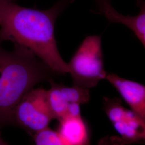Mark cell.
<instances>
[{
	"mask_svg": "<svg viewBox=\"0 0 145 145\" xmlns=\"http://www.w3.org/2000/svg\"><path fill=\"white\" fill-rule=\"evenodd\" d=\"M59 122L57 133L65 141L72 145H90L88 128L81 116H67Z\"/></svg>",
	"mask_w": 145,
	"mask_h": 145,
	"instance_id": "8",
	"label": "cell"
},
{
	"mask_svg": "<svg viewBox=\"0 0 145 145\" xmlns=\"http://www.w3.org/2000/svg\"><path fill=\"white\" fill-rule=\"evenodd\" d=\"M67 64L75 86L89 89L105 79L101 37H86Z\"/></svg>",
	"mask_w": 145,
	"mask_h": 145,
	"instance_id": "3",
	"label": "cell"
},
{
	"mask_svg": "<svg viewBox=\"0 0 145 145\" xmlns=\"http://www.w3.org/2000/svg\"><path fill=\"white\" fill-rule=\"evenodd\" d=\"M54 117L47 99V90L32 89L22 99L14 112L15 126L32 137L49 127Z\"/></svg>",
	"mask_w": 145,
	"mask_h": 145,
	"instance_id": "5",
	"label": "cell"
},
{
	"mask_svg": "<svg viewBox=\"0 0 145 145\" xmlns=\"http://www.w3.org/2000/svg\"><path fill=\"white\" fill-rule=\"evenodd\" d=\"M49 82L51 87L48 90H47L48 102L54 119H57L59 121L66 116L69 103L63 97L60 91L59 84L56 83L53 80H51Z\"/></svg>",
	"mask_w": 145,
	"mask_h": 145,
	"instance_id": "9",
	"label": "cell"
},
{
	"mask_svg": "<svg viewBox=\"0 0 145 145\" xmlns=\"http://www.w3.org/2000/svg\"><path fill=\"white\" fill-rule=\"evenodd\" d=\"M67 116L77 117L81 116L80 104L78 103H69L67 109Z\"/></svg>",
	"mask_w": 145,
	"mask_h": 145,
	"instance_id": "12",
	"label": "cell"
},
{
	"mask_svg": "<svg viewBox=\"0 0 145 145\" xmlns=\"http://www.w3.org/2000/svg\"><path fill=\"white\" fill-rule=\"evenodd\" d=\"M0 42V130L15 126L14 112L22 99L38 83L53 80L57 74L24 47L12 50Z\"/></svg>",
	"mask_w": 145,
	"mask_h": 145,
	"instance_id": "2",
	"label": "cell"
},
{
	"mask_svg": "<svg viewBox=\"0 0 145 145\" xmlns=\"http://www.w3.org/2000/svg\"><path fill=\"white\" fill-rule=\"evenodd\" d=\"M74 0H59L48 9L26 8L14 0H0V42L24 47L57 74L69 72L54 34L57 17Z\"/></svg>",
	"mask_w": 145,
	"mask_h": 145,
	"instance_id": "1",
	"label": "cell"
},
{
	"mask_svg": "<svg viewBox=\"0 0 145 145\" xmlns=\"http://www.w3.org/2000/svg\"><path fill=\"white\" fill-rule=\"evenodd\" d=\"M0 145H9L3 139L2 135H1V130H0Z\"/></svg>",
	"mask_w": 145,
	"mask_h": 145,
	"instance_id": "13",
	"label": "cell"
},
{
	"mask_svg": "<svg viewBox=\"0 0 145 145\" xmlns=\"http://www.w3.org/2000/svg\"><path fill=\"white\" fill-rule=\"evenodd\" d=\"M60 91L63 97L68 103H87L90 99L89 89L73 85L68 87L59 84Z\"/></svg>",
	"mask_w": 145,
	"mask_h": 145,
	"instance_id": "11",
	"label": "cell"
},
{
	"mask_svg": "<svg viewBox=\"0 0 145 145\" xmlns=\"http://www.w3.org/2000/svg\"><path fill=\"white\" fill-rule=\"evenodd\" d=\"M104 110L119 137H109L112 145L143 144L145 140V119L125 108L120 99L103 98Z\"/></svg>",
	"mask_w": 145,
	"mask_h": 145,
	"instance_id": "4",
	"label": "cell"
},
{
	"mask_svg": "<svg viewBox=\"0 0 145 145\" xmlns=\"http://www.w3.org/2000/svg\"><path fill=\"white\" fill-rule=\"evenodd\" d=\"M140 11L137 15L125 16L118 12L110 1L99 2V11L104 16L110 23L123 24L133 32L144 47L145 46V5L142 0L138 1Z\"/></svg>",
	"mask_w": 145,
	"mask_h": 145,
	"instance_id": "7",
	"label": "cell"
},
{
	"mask_svg": "<svg viewBox=\"0 0 145 145\" xmlns=\"http://www.w3.org/2000/svg\"><path fill=\"white\" fill-rule=\"evenodd\" d=\"M99 2H102V1H109V0H99Z\"/></svg>",
	"mask_w": 145,
	"mask_h": 145,
	"instance_id": "14",
	"label": "cell"
},
{
	"mask_svg": "<svg viewBox=\"0 0 145 145\" xmlns=\"http://www.w3.org/2000/svg\"><path fill=\"white\" fill-rule=\"evenodd\" d=\"M105 79L114 87L131 110L145 119V86L115 74H107Z\"/></svg>",
	"mask_w": 145,
	"mask_h": 145,
	"instance_id": "6",
	"label": "cell"
},
{
	"mask_svg": "<svg viewBox=\"0 0 145 145\" xmlns=\"http://www.w3.org/2000/svg\"><path fill=\"white\" fill-rule=\"evenodd\" d=\"M32 138L34 145H72L63 140L57 131L52 130L49 127L38 132ZM99 145H112L108 137H105L101 140Z\"/></svg>",
	"mask_w": 145,
	"mask_h": 145,
	"instance_id": "10",
	"label": "cell"
}]
</instances>
